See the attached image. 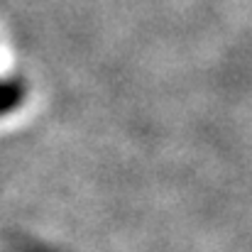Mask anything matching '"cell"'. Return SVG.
Listing matches in <instances>:
<instances>
[{
	"label": "cell",
	"instance_id": "6da1fadb",
	"mask_svg": "<svg viewBox=\"0 0 252 252\" xmlns=\"http://www.w3.org/2000/svg\"><path fill=\"white\" fill-rule=\"evenodd\" d=\"M22 98V86L17 84H0V113L15 108Z\"/></svg>",
	"mask_w": 252,
	"mask_h": 252
}]
</instances>
